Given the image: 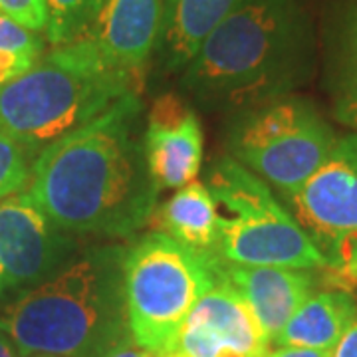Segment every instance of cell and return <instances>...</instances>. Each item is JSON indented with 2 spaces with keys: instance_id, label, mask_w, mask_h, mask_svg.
<instances>
[{
  "instance_id": "obj_1",
  "label": "cell",
  "mask_w": 357,
  "mask_h": 357,
  "mask_svg": "<svg viewBox=\"0 0 357 357\" xmlns=\"http://www.w3.org/2000/svg\"><path fill=\"white\" fill-rule=\"evenodd\" d=\"M139 119V91L128 93L34 157L26 195L58 229L117 238L153 218Z\"/></svg>"
},
{
  "instance_id": "obj_2",
  "label": "cell",
  "mask_w": 357,
  "mask_h": 357,
  "mask_svg": "<svg viewBox=\"0 0 357 357\" xmlns=\"http://www.w3.org/2000/svg\"><path fill=\"white\" fill-rule=\"evenodd\" d=\"M123 246L93 248L0 312L20 356L102 357L131 337L123 298Z\"/></svg>"
},
{
  "instance_id": "obj_3",
  "label": "cell",
  "mask_w": 357,
  "mask_h": 357,
  "mask_svg": "<svg viewBox=\"0 0 357 357\" xmlns=\"http://www.w3.org/2000/svg\"><path fill=\"white\" fill-rule=\"evenodd\" d=\"M304 50L294 0H243L203 40L183 70V88L211 109L246 112L282 98Z\"/></svg>"
},
{
  "instance_id": "obj_4",
  "label": "cell",
  "mask_w": 357,
  "mask_h": 357,
  "mask_svg": "<svg viewBox=\"0 0 357 357\" xmlns=\"http://www.w3.org/2000/svg\"><path fill=\"white\" fill-rule=\"evenodd\" d=\"M139 82L115 68L89 36L54 46L26 74L0 86V131L36 157L139 91Z\"/></svg>"
},
{
  "instance_id": "obj_5",
  "label": "cell",
  "mask_w": 357,
  "mask_h": 357,
  "mask_svg": "<svg viewBox=\"0 0 357 357\" xmlns=\"http://www.w3.org/2000/svg\"><path fill=\"white\" fill-rule=\"evenodd\" d=\"M218 213L217 258L236 266L328 270L292 213L260 177L236 159L215 163L206 178Z\"/></svg>"
},
{
  "instance_id": "obj_6",
  "label": "cell",
  "mask_w": 357,
  "mask_h": 357,
  "mask_svg": "<svg viewBox=\"0 0 357 357\" xmlns=\"http://www.w3.org/2000/svg\"><path fill=\"white\" fill-rule=\"evenodd\" d=\"M220 264L159 230L126 248L123 298L133 342L159 356L169 351L195 304L217 284Z\"/></svg>"
},
{
  "instance_id": "obj_7",
  "label": "cell",
  "mask_w": 357,
  "mask_h": 357,
  "mask_svg": "<svg viewBox=\"0 0 357 357\" xmlns=\"http://www.w3.org/2000/svg\"><path fill=\"white\" fill-rule=\"evenodd\" d=\"M335 139L310 103L282 96L241 112L230 133V151L270 189L288 197L321 167Z\"/></svg>"
},
{
  "instance_id": "obj_8",
  "label": "cell",
  "mask_w": 357,
  "mask_h": 357,
  "mask_svg": "<svg viewBox=\"0 0 357 357\" xmlns=\"http://www.w3.org/2000/svg\"><path fill=\"white\" fill-rule=\"evenodd\" d=\"M286 208L340 284H357V133L337 137L328 159Z\"/></svg>"
},
{
  "instance_id": "obj_9",
  "label": "cell",
  "mask_w": 357,
  "mask_h": 357,
  "mask_svg": "<svg viewBox=\"0 0 357 357\" xmlns=\"http://www.w3.org/2000/svg\"><path fill=\"white\" fill-rule=\"evenodd\" d=\"M74 241L26 191L0 201V298H16L72 262Z\"/></svg>"
},
{
  "instance_id": "obj_10",
  "label": "cell",
  "mask_w": 357,
  "mask_h": 357,
  "mask_svg": "<svg viewBox=\"0 0 357 357\" xmlns=\"http://www.w3.org/2000/svg\"><path fill=\"white\" fill-rule=\"evenodd\" d=\"M203 128L197 114L175 93L157 98L143 129V151L155 187L183 189L203 163Z\"/></svg>"
},
{
  "instance_id": "obj_11",
  "label": "cell",
  "mask_w": 357,
  "mask_h": 357,
  "mask_svg": "<svg viewBox=\"0 0 357 357\" xmlns=\"http://www.w3.org/2000/svg\"><path fill=\"white\" fill-rule=\"evenodd\" d=\"M165 0H105L89 38L119 70L141 77L159 44Z\"/></svg>"
},
{
  "instance_id": "obj_12",
  "label": "cell",
  "mask_w": 357,
  "mask_h": 357,
  "mask_svg": "<svg viewBox=\"0 0 357 357\" xmlns=\"http://www.w3.org/2000/svg\"><path fill=\"white\" fill-rule=\"evenodd\" d=\"M220 274L243 294L270 344L316 288L312 270L302 268L220 264Z\"/></svg>"
},
{
  "instance_id": "obj_13",
  "label": "cell",
  "mask_w": 357,
  "mask_h": 357,
  "mask_svg": "<svg viewBox=\"0 0 357 357\" xmlns=\"http://www.w3.org/2000/svg\"><path fill=\"white\" fill-rule=\"evenodd\" d=\"M185 321L206 328L227 351H234L238 356L264 357L270 349V342L243 294L222 274L218 276L217 284L195 304Z\"/></svg>"
},
{
  "instance_id": "obj_14",
  "label": "cell",
  "mask_w": 357,
  "mask_h": 357,
  "mask_svg": "<svg viewBox=\"0 0 357 357\" xmlns=\"http://www.w3.org/2000/svg\"><path fill=\"white\" fill-rule=\"evenodd\" d=\"M243 0H165L159 56L167 70H185L203 40Z\"/></svg>"
},
{
  "instance_id": "obj_15",
  "label": "cell",
  "mask_w": 357,
  "mask_h": 357,
  "mask_svg": "<svg viewBox=\"0 0 357 357\" xmlns=\"http://www.w3.org/2000/svg\"><path fill=\"white\" fill-rule=\"evenodd\" d=\"M159 232H165L181 246L204 260L220 264L217 258L218 213L217 203L206 185L192 181L178 189L157 213Z\"/></svg>"
},
{
  "instance_id": "obj_16",
  "label": "cell",
  "mask_w": 357,
  "mask_h": 357,
  "mask_svg": "<svg viewBox=\"0 0 357 357\" xmlns=\"http://www.w3.org/2000/svg\"><path fill=\"white\" fill-rule=\"evenodd\" d=\"M356 314V298L345 290L312 294L288 319L274 344L332 351Z\"/></svg>"
},
{
  "instance_id": "obj_17",
  "label": "cell",
  "mask_w": 357,
  "mask_h": 357,
  "mask_svg": "<svg viewBox=\"0 0 357 357\" xmlns=\"http://www.w3.org/2000/svg\"><path fill=\"white\" fill-rule=\"evenodd\" d=\"M46 42L0 13V86L26 74L44 56Z\"/></svg>"
},
{
  "instance_id": "obj_18",
  "label": "cell",
  "mask_w": 357,
  "mask_h": 357,
  "mask_svg": "<svg viewBox=\"0 0 357 357\" xmlns=\"http://www.w3.org/2000/svg\"><path fill=\"white\" fill-rule=\"evenodd\" d=\"M105 0H46L48 28L46 40L52 46H64L86 38Z\"/></svg>"
},
{
  "instance_id": "obj_19",
  "label": "cell",
  "mask_w": 357,
  "mask_h": 357,
  "mask_svg": "<svg viewBox=\"0 0 357 357\" xmlns=\"http://www.w3.org/2000/svg\"><path fill=\"white\" fill-rule=\"evenodd\" d=\"M30 169V155L4 131H0V201L26 189Z\"/></svg>"
},
{
  "instance_id": "obj_20",
  "label": "cell",
  "mask_w": 357,
  "mask_h": 357,
  "mask_svg": "<svg viewBox=\"0 0 357 357\" xmlns=\"http://www.w3.org/2000/svg\"><path fill=\"white\" fill-rule=\"evenodd\" d=\"M0 13L38 34L48 28L46 0H0Z\"/></svg>"
},
{
  "instance_id": "obj_21",
  "label": "cell",
  "mask_w": 357,
  "mask_h": 357,
  "mask_svg": "<svg viewBox=\"0 0 357 357\" xmlns=\"http://www.w3.org/2000/svg\"><path fill=\"white\" fill-rule=\"evenodd\" d=\"M337 117L344 123L357 129V66H354L351 76L347 79L342 102L337 105Z\"/></svg>"
},
{
  "instance_id": "obj_22",
  "label": "cell",
  "mask_w": 357,
  "mask_h": 357,
  "mask_svg": "<svg viewBox=\"0 0 357 357\" xmlns=\"http://www.w3.org/2000/svg\"><path fill=\"white\" fill-rule=\"evenodd\" d=\"M332 357H357V314L337 340V344L333 345Z\"/></svg>"
},
{
  "instance_id": "obj_23",
  "label": "cell",
  "mask_w": 357,
  "mask_h": 357,
  "mask_svg": "<svg viewBox=\"0 0 357 357\" xmlns=\"http://www.w3.org/2000/svg\"><path fill=\"white\" fill-rule=\"evenodd\" d=\"M264 357H332V351L312 349V347H296V345H278L276 349H268Z\"/></svg>"
},
{
  "instance_id": "obj_24",
  "label": "cell",
  "mask_w": 357,
  "mask_h": 357,
  "mask_svg": "<svg viewBox=\"0 0 357 357\" xmlns=\"http://www.w3.org/2000/svg\"><path fill=\"white\" fill-rule=\"evenodd\" d=\"M102 357H161L155 351H149L145 347H141L133 342V337H128L123 340L121 344H117L115 347H112L105 356Z\"/></svg>"
},
{
  "instance_id": "obj_25",
  "label": "cell",
  "mask_w": 357,
  "mask_h": 357,
  "mask_svg": "<svg viewBox=\"0 0 357 357\" xmlns=\"http://www.w3.org/2000/svg\"><path fill=\"white\" fill-rule=\"evenodd\" d=\"M0 357H18V349L13 344V340L0 330Z\"/></svg>"
},
{
  "instance_id": "obj_26",
  "label": "cell",
  "mask_w": 357,
  "mask_h": 357,
  "mask_svg": "<svg viewBox=\"0 0 357 357\" xmlns=\"http://www.w3.org/2000/svg\"><path fill=\"white\" fill-rule=\"evenodd\" d=\"M349 48L354 56V66H357V6L351 16V24H349Z\"/></svg>"
},
{
  "instance_id": "obj_27",
  "label": "cell",
  "mask_w": 357,
  "mask_h": 357,
  "mask_svg": "<svg viewBox=\"0 0 357 357\" xmlns=\"http://www.w3.org/2000/svg\"><path fill=\"white\" fill-rule=\"evenodd\" d=\"M26 357H50V356H26Z\"/></svg>"
}]
</instances>
